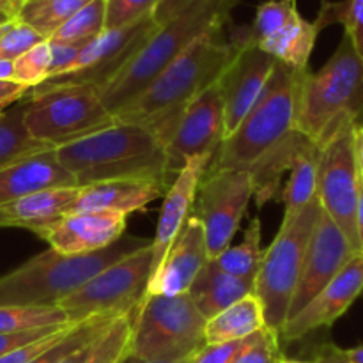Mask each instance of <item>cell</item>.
<instances>
[{"label":"cell","mask_w":363,"mask_h":363,"mask_svg":"<svg viewBox=\"0 0 363 363\" xmlns=\"http://www.w3.org/2000/svg\"><path fill=\"white\" fill-rule=\"evenodd\" d=\"M252 197V177L247 169L206 170L199 183L191 216L204 230L209 259L230 247Z\"/></svg>","instance_id":"cell-11"},{"label":"cell","mask_w":363,"mask_h":363,"mask_svg":"<svg viewBox=\"0 0 363 363\" xmlns=\"http://www.w3.org/2000/svg\"><path fill=\"white\" fill-rule=\"evenodd\" d=\"M152 241L92 277L71 296L59 303L69 323H82L98 315L128 314L135 311L151 279Z\"/></svg>","instance_id":"cell-10"},{"label":"cell","mask_w":363,"mask_h":363,"mask_svg":"<svg viewBox=\"0 0 363 363\" xmlns=\"http://www.w3.org/2000/svg\"><path fill=\"white\" fill-rule=\"evenodd\" d=\"M357 236H358V250H360V254H363V181L360 183V197H358Z\"/></svg>","instance_id":"cell-51"},{"label":"cell","mask_w":363,"mask_h":363,"mask_svg":"<svg viewBox=\"0 0 363 363\" xmlns=\"http://www.w3.org/2000/svg\"><path fill=\"white\" fill-rule=\"evenodd\" d=\"M45 41L41 34L30 28L28 25L21 23L14 18L9 30L0 38V60H14L23 55L27 50L35 46L38 43Z\"/></svg>","instance_id":"cell-40"},{"label":"cell","mask_w":363,"mask_h":363,"mask_svg":"<svg viewBox=\"0 0 363 363\" xmlns=\"http://www.w3.org/2000/svg\"><path fill=\"white\" fill-rule=\"evenodd\" d=\"M319 32L321 28L315 21L305 20L296 11L279 32L269 35L257 46L279 62L286 64L293 69L307 71Z\"/></svg>","instance_id":"cell-26"},{"label":"cell","mask_w":363,"mask_h":363,"mask_svg":"<svg viewBox=\"0 0 363 363\" xmlns=\"http://www.w3.org/2000/svg\"><path fill=\"white\" fill-rule=\"evenodd\" d=\"M98 339H99V337H98ZM98 339H96V340H98ZM96 340H94V342H96ZM94 342L87 344V346L80 347V350L74 351V353L67 354V357L62 358V360H60L59 363H85V362H87L89 354H91L92 346H94Z\"/></svg>","instance_id":"cell-50"},{"label":"cell","mask_w":363,"mask_h":363,"mask_svg":"<svg viewBox=\"0 0 363 363\" xmlns=\"http://www.w3.org/2000/svg\"><path fill=\"white\" fill-rule=\"evenodd\" d=\"M318 169L319 145L311 142L294 162L289 170V179L282 186L280 201L286 206L284 215L298 211L318 197Z\"/></svg>","instance_id":"cell-28"},{"label":"cell","mask_w":363,"mask_h":363,"mask_svg":"<svg viewBox=\"0 0 363 363\" xmlns=\"http://www.w3.org/2000/svg\"><path fill=\"white\" fill-rule=\"evenodd\" d=\"M353 128L346 126L319 147L318 199L321 208L337 223L357 254V211L362 177L353 149Z\"/></svg>","instance_id":"cell-13"},{"label":"cell","mask_w":363,"mask_h":363,"mask_svg":"<svg viewBox=\"0 0 363 363\" xmlns=\"http://www.w3.org/2000/svg\"><path fill=\"white\" fill-rule=\"evenodd\" d=\"M264 328L268 326L261 301L255 294H248L206 321L204 339L206 344L233 342L255 335Z\"/></svg>","instance_id":"cell-27"},{"label":"cell","mask_w":363,"mask_h":363,"mask_svg":"<svg viewBox=\"0 0 363 363\" xmlns=\"http://www.w3.org/2000/svg\"><path fill=\"white\" fill-rule=\"evenodd\" d=\"M275 363H312L311 360H294V358H287L284 357V354H280L279 360H277Z\"/></svg>","instance_id":"cell-56"},{"label":"cell","mask_w":363,"mask_h":363,"mask_svg":"<svg viewBox=\"0 0 363 363\" xmlns=\"http://www.w3.org/2000/svg\"><path fill=\"white\" fill-rule=\"evenodd\" d=\"M28 89L13 80H0V108H9L27 96Z\"/></svg>","instance_id":"cell-48"},{"label":"cell","mask_w":363,"mask_h":363,"mask_svg":"<svg viewBox=\"0 0 363 363\" xmlns=\"http://www.w3.org/2000/svg\"><path fill=\"white\" fill-rule=\"evenodd\" d=\"M60 186H77V183L60 165L55 149L34 152L0 169V204Z\"/></svg>","instance_id":"cell-22"},{"label":"cell","mask_w":363,"mask_h":363,"mask_svg":"<svg viewBox=\"0 0 363 363\" xmlns=\"http://www.w3.org/2000/svg\"><path fill=\"white\" fill-rule=\"evenodd\" d=\"M209 252L206 236L197 218L190 215L172 248L163 259L156 275L149 280L145 296H179L186 294L195 277L208 264Z\"/></svg>","instance_id":"cell-20"},{"label":"cell","mask_w":363,"mask_h":363,"mask_svg":"<svg viewBox=\"0 0 363 363\" xmlns=\"http://www.w3.org/2000/svg\"><path fill=\"white\" fill-rule=\"evenodd\" d=\"M13 2H16V4H21V2H23V0H13Z\"/></svg>","instance_id":"cell-60"},{"label":"cell","mask_w":363,"mask_h":363,"mask_svg":"<svg viewBox=\"0 0 363 363\" xmlns=\"http://www.w3.org/2000/svg\"><path fill=\"white\" fill-rule=\"evenodd\" d=\"M312 363H353L347 358L346 351L342 347L335 346L333 342L319 344L314 350V357H312Z\"/></svg>","instance_id":"cell-47"},{"label":"cell","mask_w":363,"mask_h":363,"mask_svg":"<svg viewBox=\"0 0 363 363\" xmlns=\"http://www.w3.org/2000/svg\"><path fill=\"white\" fill-rule=\"evenodd\" d=\"M319 28L332 23L344 25V34L350 35L354 50L363 60V0H340V2H323L319 16L315 18Z\"/></svg>","instance_id":"cell-36"},{"label":"cell","mask_w":363,"mask_h":363,"mask_svg":"<svg viewBox=\"0 0 363 363\" xmlns=\"http://www.w3.org/2000/svg\"><path fill=\"white\" fill-rule=\"evenodd\" d=\"M23 112L25 98L4 110V116L0 117V169L34 152L53 149L28 135L23 123Z\"/></svg>","instance_id":"cell-30"},{"label":"cell","mask_w":363,"mask_h":363,"mask_svg":"<svg viewBox=\"0 0 363 363\" xmlns=\"http://www.w3.org/2000/svg\"><path fill=\"white\" fill-rule=\"evenodd\" d=\"M105 32V0H92L73 14L48 41L89 45Z\"/></svg>","instance_id":"cell-33"},{"label":"cell","mask_w":363,"mask_h":363,"mask_svg":"<svg viewBox=\"0 0 363 363\" xmlns=\"http://www.w3.org/2000/svg\"><path fill=\"white\" fill-rule=\"evenodd\" d=\"M158 27L152 14H149L128 27L105 30L82 48L69 71L46 78L30 91H46L62 85H91L101 91L137 55Z\"/></svg>","instance_id":"cell-12"},{"label":"cell","mask_w":363,"mask_h":363,"mask_svg":"<svg viewBox=\"0 0 363 363\" xmlns=\"http://www.w3.org/2000/svg\"><path fill=\"white\" fill-rule=\"evenodd\" d=\"M262 230H261V218L255 216L252 218L247 233H245L243 241L236 247H227L222 254L216 257L209 259L220 272L229 273L233 277L240 279L255 280L259 268H261L262 255L264 250L261 248Z\"/></svg>","instance_id":"cell-29"},{"label":"cell","mask_w":363,"mask_h":363,"mask_svg":"<svg viewBox=\"0 0 363 363\" xmlns=\"http://www.w3.org/2000/svg\"><path fill=\"white\" fill-rule=\"evenodd\" d=\"M363 124V60L350 35L315 73L305 71L298 87L294 130L323 147L346 126Z\"/></svg>","instance_id":"cell-3"},{"label":"cell","mask_w":363,"mask_h":363,"mask_svg":"<svg viewBox=\"0 0 363 363\" xmlns=\"http://www.w3.org/2000/svg\"><path fill=\"white\" fill-rule=\"evenodd\" d=\"M346 351L347 358H350L353 363H363V344L362 346L351 347V350H344Z\"/></svg>","instance_id":"cell-54"},{"label":"cell","mask_w":363,"mask_h":363,"mask_svg":"<svg viewBox=\"0 0 363 363\" xmlns=\"http://www.w3.org/2000/svg\"><path fill=\"white\" fill-rule=\"evenodd\" d=\"M234 53L236 45L225 41L223 28L201 35L113 119L145 128L167 147L184 110L218 82Z\"/></svg>","instance_id":"cell-1"},{"label":"cell","mask_w":363,"mask_h":363,"mask_svg":"<svg viewBox=\"0 0 363 363\" xmlns=\"http://www.w3.org/2000/svg\"><path fill=\"white\" fill-rule=\"evenodd\" d=\"M133 312L117 315L108 328L99 335L92 346L85 363H123L130 354L131 326H133Z\"/></svg>","instance_id":"cell-35"},{"label":"cell","mask_w":363,"mask_h":363,"mask_svg":"<svg viewBox=\"0 0 363 363\" xmlns=\"http://www.w3.org/2000/svg\"><path fill=\"white\" fill-rule=\"evenodd\" d=\"M169 186L149 179H119L80 186L69 211L119 213L131 215L142 211L156 199H163Z\"/></svg>","instance_id":"cell-21"},{"label":"cell","mask_w":363,"mask_h":363,"mask_svg":"<svg viewBox=\"0 0 363 363\" xmlns=\"http://www.w3.org/2000/svg\"><path fill=\"white\" fill-rule=\"evenodd\" d=\"M0 80H13V60H0Z\"/></svg>","instance_id":"cell-53"},{"label":"cell","mask_w":363,"mask_h":363,"mask_svg":"<svg viewBox=\"0 0 363 363\" xmlns=\"http://www.w3.org/2000/svg\"><path fill=\"white\" fill-rule=\"evenodd\" d=\"M238 0H194L176 18L158 27L137 55L99 91L112 116L133 101L195 39L225 27Z\"/></svg>","instance_id":"cell-4"},{"label":"cell","mask_w":363,"mask_h":363,"mask_svg":"<svg viewBox=\"0 0 363 363\" xmlns=\"http://www.w3.org/2000/svg\"><path fill=\"white\" fill-rule=\"evenodd\" d=\"M92 0H23L16 20L50 39L77 11Z\"/></svg>","instance_id":"cell-31"},{"label":"cell","mask_w":363,"mask_h":363,"mask_svg":"<svg viewBox=\"0 0 363 363\" xmlns=\"http://www.w3.org/2000/svg\"><path fill=\"white\" fill-rule=\"evenodd\" d=\"M254 293L255 280L240 279V277L220 272L211 261H208V264L195 277L186 294L208 321L233 303L240 301L241 298Z\"/></svg>","instance_id":"cell-25"},{"label":"cell","mask_w":363,"mask_h":363,"mask_svg":"<svg viewBox=\"0 0 363 363\" xmlns=\"http://www.w3.org/2000/svg\"><path fill=\"white\" fill-rule=\"evenodd\" d=\"M354 254L357 252L353 250L342 230L325 211H321V216L308 241L303 268H301L287 319L294 318L298 312L303 311L325 289L326 284L335 279L337 273L351 261Z\"/></svg>","instance_id":"cell-16"},{"label":"cell","mask_w":363,"mask_h":363,"mask_svg":"<svg viewBox=\"0 0 363 363\" xmlns=\"http://www.w3.org/2000/svg\"><path fill=\"white\" fill-rule=\"evenodd\" d=\"M308 71V69H307ZM305 71L277 62L266 87L236 130L223 138L208 172L248 169L294 130L298 87Z\"/></svg>","instance_id":"cell-6"},{"label":"cell","mask_w":363,"mask_h":363,"mask_svg":"<svg viewBox=\"0 0 363 363\" xmlns=\"http://www.w3.org/2000/svg\"><path fill=\"white\" fill-rule=\"evenodd\" d=\"M233 43L236 45V53L218 78L223 99L225 137H229L243 117L250 112L262 89L266 87V82L272 77L273 67L279 62L262 52L257 45L248 41L247 30L236 35Z\"/></svg>","instance_id":"cell-15"},{"label":"cell","mask_w":363,"mask_h":363,"mask_svg":"<svg viewBox=\"0 0 363 363\" xmlns=\"http://www.w3.org/2000/svg\"><path fill=\"white\" fill-rule=\"evenodd\" d=\"M62 326H66V325H62ZM62 326H46V328L28 330V332H20V333H2V335H0V357L11 353V351L16 350V347L25 346V344L43 339V337H46V335H50V333L60 330Z\"/></svg>","instance_id":"cell-45"},{"label":"cell","mask_w":363,"mask_h":363,"mask_svg":"<svg viewBox=\"0 0 363 363\" xmlns=\"http://www.w3.org/2000/svg\"><path fill=\"white\" fill-rule=\"evenodd\" d=\"M21 4L13 2V0H0V13L11 14L13 18H16L18 9H20Z\"/></svg>","instance_id":"cell-52"},{"label":"cell","mask_w":363,"mask_h":363,"mask_svg":"<svg viewBox=\"0 0 363 363\" xmlns=\"http://www.w3.org/2000/svg\"><path fill=\"white\" fill-rule=\"evenodd\" d=\"M48 41V39H46ZM50 45V77H57L71 69V66L77 60L78 53L82 52L85 45H66V43H53ZM48 77V78H50Z\"/></svg>","instance_id":"cell-44"},{"label":"cell","mask_w":363,"mask_h":363,"mask_svg":"<svg viewBox=\"0 0 363 363\" xmlns=\"http://www.w3.org/2000/svg\"><path fill=\"white\" fill-rule=\"evenodd\" d=\"M113 319L116 318H110V315H98V318L85 319L82 323H74L59 340H55L48 350L43 351L39 357L28 363H59L67 354L94 342L108 328Z\"/></svg>","instance_id":"cell-32"},{"label":"cell","mask_w":363,"mask_h":363,"mask_svg":"<svg viewBox=\"0 0 363 363\" xmlns=\"http://www.w3.org/2000/svg\"><path fill=\"white\" fill-rule=\"evenodd\" d=\"M73 325L74 323H67L66 326H62V328L57 330V332L50 333V335L43 337V339L34 340V342H28V344H25V346L16 347V350H13L11 353L0 357V363H28V362H32L35 357H39L43 351L48 350V347L52 346L55 340H59L60 337H62L64 333H66Z\"/></svg>","instance_id":"cell-43"},{"label":"cell","mask_w":363,"mask_h":363,"mask_svg":"<svg viewBox=\"0 0 363 363\" xmlns=\"http://www.w3.org/2000/svg\"><path fill=\"white\" fill-rule=\"evenodd\" d=\"M259 333L247 337V339L233 340V342L206 344L199 353H195L194 357L188 360V363H233L255 339H257Z\"/></svg>","instance_id":"cell-42"},{"label":"cell","mask_w":363,"mask_h":363,"mask_svg":"<svg viewBox=\"0 0 363 363\" xmlns=\"http://www.w3.org/2000/svg\"><path fill=\"white\" fill-rule=\"evenodd\" d=\"M213 156L204 155L191 158L186 165L183 167L172 184L169 186L167 194L163 195V204L160 209L158 227L152 238V264H151V279L162 266L163 259L172 248L174 241L183 230L184 223L190 218L191 208H194L195 195H197L199 183L202 176L208 170ZM149 279V280H151Z\"/></svg>","instance_id":"cell-19"},{"label":"cell","mask_w":363,"mask_h":363,"mask_svg":"<svg viewBox=\"0 0 363 363\" xmlns=\"http://www.w3.org/2000/svg\"><path fill=\"white\" fill-rule=\"evenodd\" d=\"M279 333L264 328L257 339L240 354L233 363H275L282 354Z\"/></svg>","instance_id":"cell-41"},{"label":"cell","mask_w":363,"mask_h":363,"mask_svg":"<svg viewBox=\"0 0 363 363\" xmlns=\"http://www.w3.org/2000/svg\"><path fill=\"white\" fill-rule=\"evenodd\" d=\"M296 0H268L257 7L255 21L247 30L248 41L259 45L275 32H279L296 13Z\"/></svg>","instance_id":"cell-37"},{"label":"cell","mask_w":363,"mask_h":363,"mask_svg":"<svg viewBox=\"0 0 363 363\" xmlns=\"http://www.w3.org/2000/svg\"><path fill=\"white\" fill-rule=\"evenodd\" d=\"M311 142V138L305 137L303 133L293 130L248 167L247 170L252 177V190H254L252 199L259 209L266 202L280 201L284 174L293 169L300 152Z\"/></svg>","instance_id":"cell-24"},{"label":"cell","mask_w":363,"mask_h":363,"mask_svg":"<svg viewBox=\"0 0 363 363\" xmlns=\"http://www.w3.org/2000/svg\"><path fill=\"white\" fill-rule=\"evenodd\" d=\"M13 21H14V20L6 21V23H0V38H2V35L6 34L7 30H9V27H11V25H13Z\"/></svg>","instance_id":"cell-57"},{"label":"cell","mask_w":363,"mask_h":363,"mask_svg":"<svg viewBox=\"0 0 363 363\" xmlns=\"http://www.w3.org/2000/svg\"><path fill=\"white\" fill-rule=\"evenodd\" d=\"M80 186L46 188L0 204V227H18L39 234L69 213Z\"/></svg>","instance_id":"cell-23"},{"label":"cell","mask_w":363,"mask_h":363,"mask_svg":"<svg viewBox=\"0 0 363 363\" xmlns=\"http://www.w3.org/2000/svg\"><path fill=\"white\" fill-rule=\"evenodd\" d=\"M158 0H105V30L140 21L155 11Z\"/></svg>","instance_id":"cell-39"},{"label":"cell","mask_w":363,"mask_h":363,"mask_svg":"<svg viewBox=\"0 0 363 363\" xmlns=\"http://www.w3.org/2000/svg\"><path fill=\"white\" fill-rule=\"evenodd\" d=\"M128 216L119 213L69 211L38 234L64 255H84L108 248L126 233Z\"/></svg>","instance_id":"cell-18"},{"label":"cell","mask_w":363,"mask_h":363,"mask_svg":"<svg viewBox=\"0 0 363 363\" xmlns=\"http://www.w3.org/2000/svg\"><path fill=\"white\" fill-rule=\"evenodd\" d=\"M321 211V202L315 197L298 211L284 215L279 234L262 255L254 294L262 305L266 326L277 333L282 332L289 318L291 301L300 280L308 241Z\"/></svg>","instance_id":"cell-7"},{"label":"cell","mask_w":363,"mask_h":363,"mask_svg":"<svg viewBox=\"0 0 363 363\" xmlns=\"http://www.w3.org/2000/svg\"><path fill=\"white\" fill-rule=\"evenodd\" d=\"M50 77V45L41 41L13 60V82L27 89L38 87Z\"/></svg>","instance_id":"cell-38"},{"label":"cell","mask_w":363,"mask_h":363,"mask_svg":"<svg viewBox=\"0 0 363 363\" xmlns=\"http://www.w3.org/2000/svg\"><path fill=\"white\" fill-rule=\"evenodd\" d=\"M363 293V254H354L351 261L337 273L335 279L294 318L287 319L280 342H294L308 333L321 328H330Z\"/></svg>","instance_id":"cell-17"},{"label":"cell","mask_w":363,"mask_h":363,"mask_svg":"<svg viewBox=\"0 0 363 363\" xmlns=\"http://www.w3.org/2000/svg\"><path fill=\"white\" fill-rule=\"evenodd\" d=\"M67 318L59 307H25V305H2L0 307V335L20 333L46 326L67 325Z\"/></svg>","instance_id":"cell-34"},{"label":"cell","mask_w":363,"mask_h":363,"mask_svg":"<svg viewBox=\"0 0 363 363\" xmlns=\"http://www.w3.org/2000/svg\"><path fill=\"white\" fill-rule=\"evenodd\" d=\"M194 0H158L155 11H152V20L162 27L167 21L176 18L181 11L186 9Z\"/></svg>","instance_id":"cell-46"},{"label":"cell","mask_w":363,"mask_h":363,"mask_svg":"<svg viewBox=\"0 0 363 363\" xmlns=\"http://www.w3.org/2000/svg\"><path fill=\"white\" fill-rule=\"evenodd\" d=\"M77 186L119 179H149L170 186L167 149L138 124L113 123L89 137L55 147Z\"/></svg>","instance_id":"cell-2"},{"label":"cell","mask_w":363,"mask_h":363,"mask_svg":"<svg viewBox=\"0 0 363 363\" xmlns=\"http://www.w3.org/2000/svg\"><path fill=\"white\" fill-rule=\"evenodd\" d=\"M206 318L188 294L144 296L133 312L130 354L149 362H188L206 346Z\"/></svg>","instance_id":"cell-8"},{"label":"cell","mask_w":363,"mask_h":363,"mask_svg":"<svg viewBox=\"0 0 363 363\" xmlns=\"http://www.w3.org/2000/svg\"><path fill=\"white\" fill-rule=\"evenodd\" d=\"M151 241L124 234L105 250L84 255H64L50 248L0 277V307H59L64 298L71 296L101 269Z\"/></svg>","instance_id":"cell-5"},{"label":"cell","mask_w":363,"mask_h":363,"mask_svg":"<svg viewBox=\"0 0 363 363\" xmlns=\"http://www.w3.org/2000/svg\"><path fill=\"white\" fill-rule=\"evenodd\" d=\"M4 110H6V108H0V117L4 116Z\"/></svg>","instance_id":"cell-59"},{"label":"cell","mask_w":363,"mask_h":363,"mask_svg":"<svg viewBox=\"0 0 363 363\" xmlns=\"http://www.w3.org/2000/svg\"><path fill=\"white\" fill-rule=\"evenodd\" d=\"M353 149L358 172H360V177L363 181V124L353 128Z\"/></svg>","instance_id":"cell-49"},{"label":"cell","mask_w":363,"mask_h":363,"mask_svg":"<svg viewBox=\"0 0 363 363\" xmlns=\"http://www.w3.org/2000/svg\"><path fill=\"white\" fill-rule=\"evenodd\" d=\"M23 123L34 140L50 147L71 144L116 123L91 85H62L25 96Z\"/></svg>","instance_id":"cell-9"},{"label":"cell","mask_w":363,"mask_h":363,"mask_svg":"<svg viewBox=\"0 0 363 363\" xmlns=\"http://www.w3.org/2000/svg\"><path fill=\"white\" fill-rule=\"evenodd\" d=\"M225 138L223 99L218 82L188 105L167 144V176L172 183L183 167L197 156H215Z\"/></svg>","instance_id":"cell-14"},{"label":"cell","mask_w":363,"mask_h":363,"mask_svg":"<svg viewBox=\"0 0 363 363\" xmlns=\"http://www.w3.org/2000/svg\"><path fill=\"white\" fill-rule=\"evenodd\" d=\"M9 20H14V18L11 16V14L0 13V23H6V21H9Z\"/></svg>","instance_id":"cell-58"},{"label":"cell","mask_w":363,"mask_h":363,"mask_svg":"<svg viewBox=\"0 0 363 363\" xmlns=\"http://www.w3.org/2000/svg\"><path fill=\"white\" fill-rule=\"evenodd\" d=\"M123 363H167V362H149V360H142V358L133 357V354H128V357L123 360ZM179 363H188V362H179Z\"/></svg>","instance_id":"cell-55"},{"label":"cell","mask_w":363,"mask_h":363,"mask_svg":"<svg viewBox=\"0 0 363 363\" xmlns=\"http://www.w3.org/2000/svg\"><path fill=\"white\" fill-rule=\"evenodd\" d=\"M323 2H326V0H323Z\"/></svg>","instance_id":"cell-61"}]
</instances>
